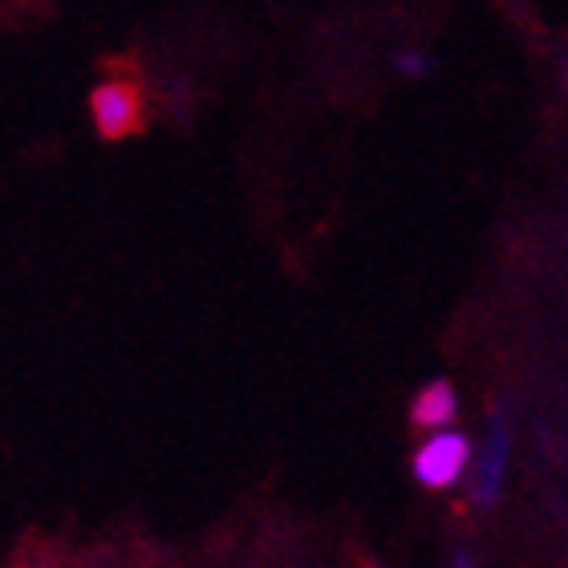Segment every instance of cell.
<instances>
[{"label": "cell", "mask_w": 568, "mask_h": 568, "mask_svg": "<svg viewBox=\"0 0 568 568\" xmlns=\"http://www.w3.org/2000/svg\"><path fill=\"white\" fill-rule=\"evenodd\" d=\"M90 122L106 142L131 139L142 131V94L134 78L110 73L90 90Z\"/></svg>", "instance_id": "cell-1"}, {"label": "cell", "mask_w": 568, "mask_h": 568, "mask_svg": "<svg viewBox=\"0 0 568 568\" xmlns=\"http://www.w3.org/2000/svg\"><path fill=\"white\" fill-rule=\"evenodd\" d=\"M467 463H471L467 438L455 435V430H435V435L418 447L415 475L426 487H450L463 471H467Z\"/></svg>", "instance_id": "cell-2"}, {"label": "cell", "mask_w": 568, "mask_h": 568, "mask_svg": "<svg viewBox=\"0 0 568 568\" xmlns=\"http://www.w3.org/2000/svg\"><path fill=\"white\" fill-rule=\"evenodd\" d=\"M504 463H508V438H504V430H496L491 443L484 447L479 471H475V499H479V504H491V499L499 496V484H504Z\"/></svg>", "instance_id": "cell-3"}, {"label": "cell", "mask_w": 568, "mask_h": 568, "mask_svg": "<svg viewBox=\"0 0 568 568\" xmlns=\"http://www.w3.org/2000/svg\"><path fill=\"white\" fill-rule=\"evenodd\" d=\"M455 410H459V398H455V390H450L447 382H430L415 398V423L430 426V430H443L455 418Z\"/></svg>", "instance_id": "cell-4"}, {"label": "cell", "mask_w": 568, "mask_h": 568, "mask_svg": "<svg viewBox=\"0 0 568 568\" xmlns=\"http://www.w3.org/2000/svg\"><path fill=\"white\" fill-rule=\"evenodd\" d=\"M398 70H403L406 78H423L426 58H423V53H398Z\"/></svg>", "instance_id": "cell-5"}, {"label": "cell", "mask_w": 568, "mask_h": 568, "mask_svg": "<svg viewBox=\"0 0 568 568\" xmlns=\"http://www.w3.org/2000/svg\"><path fill=\"white\" fill-rule=\"evenodd\" d=\"M455 568H471V560H463V557H459V560H455Z\"/></svg>", "instance_id": "cell-6"}]
</instances>
